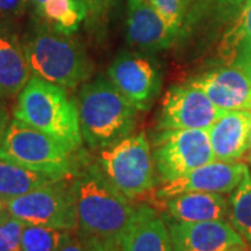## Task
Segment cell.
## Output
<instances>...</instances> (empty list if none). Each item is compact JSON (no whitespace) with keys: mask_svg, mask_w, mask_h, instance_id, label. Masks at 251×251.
<instances>
[{"mask_svg":"<svg viewBox=\"0 0 251 251\" xmlns=\"http://www.w3.org/2000/svg\"><path fill=\"white\" fill-rule=\"evenodd\" d=\"M78 232L102 240L122 243L135 206L105 176L98 162L78 161L72 176Z\"/></svg>","mask_w":251,"mask_h":251,"instance_id":"6da1fadb","label":"cell"},{"mask_svg":"<svg viewBox=\"0 0 251 251\" xmlns=\"http://www.w3.org/2000/svg\"><path fill=\"white\" fill-rule=\"evenodd\" d=\"M13 116L53 137L73 152L81 151L84 138L78 105L60 85L32 75L18 95Z\"/></svg>","mask_w":251,"mask_h":251,"instance_id":"7a4b0ae2","label":"cell"},{"mask_svg":"<svg viewBox=\"0 0 251 251\" xmlns=\"http://www.w3.org/2000/svg\"><path fill=\"white\" fill-rule=\"evenodd\" d=\"M81 133L92 150H102L133 133L137 120L134 105L109 80L99 75L85 82L78 94Z\"/></svg>","mask_w":251,"mask_h":251,"instance_id":"3957f363","label":"cell"},{"mask_svg":"<svg viewBox=\"0 0 251 251\" xmlns=\"http://www.w3.org/2000/svg\"><path fill=\"white\" fill-rule=\"evenodd\" d=\"M24 49L32 75L74 90L90 80L92 62L77 39L39 24L25 36Z\"/></svg>","mask_w":251,"mask_h":251,"instance_id":"277c9868","label":"cell"},{"mask_svg":"<svg viewBox=\"0 0 251 251\" xmlns=\"http://www.w3.org/2000/svg\"><path fill=\"white\" fill-rule=\"evenodd\" d=\"M74 153L53 137L17 119L10 120L0 145V159L14 162L59 180L74 175L80 159Z\"/></svg>","mask_w":251,"mask_h":251,"instance_id":"5b68a950","label":"cell"},{"mask_svg":"<svg viewBox=\"0 0 251 251\" xmlns=\"http://www.w3.org/2000/svg\"><path fill=\"white\" fill-rule=\"evenodd\" d=\"M97 162L105 176L130 200L151 191L158 183L152 148L144 133L102 148Z\"/></svg>","mask_w":251,"mask_h":251,"instance_id":"8992f818","label":"cell"},{"mask_svg":"<svg viewBox=\"0 0 251 251\" xmlns=\"http://www.w3.org/2000/svg\"><path fill=\"white\" fill-rule=\"evenodd\" d=\"M152 156L158 180L168 183L215 161L208 130L171 128L152 137Z\"/></svg>","mask_w":251,"mask_h":251,"instance_id":"52a82bcc","label":"cell"},{"mask_svg":"<svg viewBox=\"0 0 251 251\" xmlns=\"http://www.w3.org/2000/svg\"><path fill=\"white\" fill-rule=\"evenodd\" d=\"M10 215L25 224L50 226L75 232L77 205L72 177L35 188L24 196L6 200Z\"/></svg>","mask_w":251,"mask_h":251,"instance_id":"ba28073f","label":"cell"},{"mask_svg":"<svg viewBox=\"0 0 251 251\" xmlns=\"http://www.w3.org/2000/svg\"><path fill=\"white\" fill-rule=\"evenodd\" d=\"M108 77L138 110L151 108L162 88L159 64L147 52H120L109 64Z\"/></svg>","mask_w":251,"mask_h":251,"instance_id":"9c48e42d","label":"cell"},{"mask_svg":"<svg viewBox=\"0 0 251 251\" xmlns=\"http://www.w3.org/2000/svg\"><path fill=\"white\" fill-rule=\"evenodd\" d=\"M226 110L218 108L205 92L191 84L175 85L166 92L158 120L159 130H208Z\"/></svg>","mask_w":251,"mask_h":251,"instance_id":"30bf717a","label":"cell"},{"mask_svg":"<svg viewBox=\"0 0 251 251\" xmlns=\"http://www.w3.org/2000/svg\"><path fill=\"white\" fill-rule=\"evenodd\" d=\"M249 171L243 162L215 161L205 163L179 179L163 183L155 193L158 200L179 196L183 193H216L227 194L240 184L244 173Z\"/></svg>","mask_w":251,"mask_h":251,"instance_id":"8fae6325","label":"cell"},{"mask_svg":"<svg viewBox=\"0 0 251 251\" xmlns=\"http://www.w3.org/2000/svg\"><path fill=\"white\" fill-rule=\"evenodd\" d=\"M173 251H227L247 244L230 222L168 221Z\"/></svg>","mask_w":251,"mask_h":251,"instance_id":"7c38bea8","label":"cell"},{"mask_svg":"<svg viewBox=\"0 0 251 251\" xmlns=\"http://www.w3.org/2000/svg\"><path fill=\"white\" fill-rule=\"evenodd\" d=\"M188 84L202 90L224 110H251V75L239 67L224 66L191 78Z\"/></svg>","mask_w":251,"mask_h":251,"instance_id":"4fadbf2b","label":"cell"},{"mask_svg":"<svg viewBox=\"0 0 251 251\" xmlns=\"http://www.w3.org/2000/svg\"><path fill=\"white\" fill-rule=\"evenodd\" d=\"M180 36L148 0H128L127 41L141 52L156 53L169 49Z\"/></svg>","mask_w":251,"mask_h":251,"instance_id":"5bb4252c","label":"cell"},{"mask_svg":"<svg viewBox=\"0 0 251 251\" xmlns=\"http://www.w3.org/2000/svg\"><path fill=\"white\" fill-rule=\"evenodd\" d=\"M31 74L24 44L9 21H0V100L18 97Z\"/></svg>","mask_w":251,"mask_h":251,"instance_id":"9a60e30c","label":"cell"},{"mask_svg":"<svg viewBox=\"0 0 251 251\" xmlns=\"http://www.w3.org/2000/svg\"><path fill=\"white\" fill-rule=\"evenodd\" d=\"M251 110H226L208 128V137L218 161L240 159L250 145Z\"/></svg>","mask_w":251,"mask_h":251,"instance_id":"2e32d148","label":"cell"},{"mask_svg":"<svg viewBox=\"0 0 251 251\" xmlns=\"http://www.w3.org/2000/svg\"><path fill=\"white\" fill-rule=\"evenodd\" d=\"M120 247L122 251H173L168 225L150 205L135 206Z\"/></svg>","mask_w":251,"mask_h":251,"instance_id":"e0dca14e","label":"cell"},{"mask_svg":"<svg viewBox=\"0 0 251 251\" xmlns=\"http://www.w3.org/2000/svg\"><path fill=\"white\" fill-rule=\"evenodd\" d=\"M163 204L168 218L176 222L225 221L229 218V200L224 194L183 193L163 200Z\"/></svg>","mask_w":251,"mask_h":251,"instance_id":"ac0fdd59","label":"cell"},{"mask_svg":"<svg viewBox=\"0 0 251 251\" xmlns=\"http://www.w3.org/2000/svg\"><path fill=\"white\" fill-rule=\"evenodd\" d=\"M222 63L251 75V0L226 31L221 45Z\"/></svg>","mask_w":251,"mask_h":251,"instance_id":"d6986e66","label":"cell"},{"mask_svg":"<svg viewBox=\"0 0 251 251\" xmlns=\"http://www.w3.org/2000/svg\"><path fill=\"white\" fill-rule=\"evenodd\" d=\"M57 180L59 179L28 169L14 162L0 159V198L4 201L24 196L35 188L50 184Z\"/></svg>","mask_w":251,"mask_h":251,"instance_id":"ffe728a7","label":"cell"},{"mask_svg":"<svg viewBox=\"0 0 251 251\" xmlns=\"http://www.w3.org/2000/svg\"><path fill=\"white\" fill-rule=\"evenodd\" d=\"M46 25L66 35H72L88 16V7L81 0H45L35 10Z\"/></svg>","mask_w":251,"mask_h":251,"instance_id":"44dd1931","label":"cell"},{"mask_svg":"<svg viewBox=\"0 0 251 251\" xmlns=\"http://www.w3.org/2000/svg\"><path fill=\"white\" fill-rule=\"evenodd\" d=\"M229 222L251 244V173L247 171L229 198Z\"/></svg>","mask_w":251,"mask_h":251,"instance_id":"7402d4cb","label":"cell"},{"mask_svg":"<svg viewBox=\"0 0 251 251\" xmlns=\"http://www.w3.org/2000/svg\"><path fill=\"white\" fill-rule=\"evenodd\" d=\"M75 232L42 225L25 224L21 236V250L59 251Z\"/></svg>","mask_w":251,"mask_h":251,"instance_id":"603a6c76","label":"cell"},{"mask_svg":"<svg viewBox=\"0 0 251 251\" xmlns=\"http://www.w3.org/2000/svg\"><path fill=\"white\" fill-rule=\"evenodd\" d=\"M168 25L176 32H181L184 20L188 14L191 0H148Z\"/></svg>","mask_w":251,"mask_h":251,"instance_id":"cb8c5ba5","label":"cell"},{"mask_svg":"<svg viewBox=\"0 0 251 251\" xmlns=\"http://www.w3.org/2000/svg\"><path fill=\"white\" fill-rule=\"evenodd\" d=\"M24 226L25 222L13 215L0 221V251H23L21 236Z\"/></svg>","mask_w":251,"mask_h":251,"instance_id":"d4e9b609","label":"cell"},{"mask_svg":"<svg viewBox=\"0 0 251 251\" xmlns=\"http://www.w3.org/2000/svg\"><path fill=\"white\" fill-rule=\"evenodd\" d=\"M59 251H122V247L119 243L87 236L77 230Z\"/></svg>","mask_w":251,"mask_h":251,"instance_id":"484cf974","label":"cell"},{"mask_svg":"<svg viewBox=\"0 0 251 251\" xmlns=\"http://www.w3.org/2000/svg\"><path fill=\"white\" fill-rule=\"evenodd\" d=\"M208 9L225 21H236L249 0H205Z\"/></svg>","mask_w":251,"mask_h":251,"instance_id":"4316f807","label":"cell"},{"mask_svg":"<svg viewBox=\"0 0 251 251\" xmlns=\"http://www.w3.org/2000/svg\"><path fill=\"white\" fill-rule=\"evenodd\" d=\"M32 0H0V21H11L24 16Z\"/></svg>","mask_w":251,"mask_h":251,"instance_id":"83f0119b","label":"cell"},{"mask_svg":"<svg viewBox=\"0 0 251 251\" xmlns=\"http://www.w3.org/2000/svg\"><path fill=\"white\" fill-rule=\"evenodd\" d=\"M87 7H88V14L90 16H94V17H100L108 6L113 1V0H84Z\"/></svg>","mask_w":251,"mask_h":251,"instance_id":"f1b7e54d","label":"cell"},{"mask_svg":"<svg viewBox=\"0 0 251 251\" xmlns=\"http://www.w3.org/2000/svg\"><path fill=\"white\" fill-rule=\"evenodd\" d=\"M10 123V115L9 110L6 109V106L1 103L0 100V145L3 143V138L6 134V130H7V126Z\"/></svg>","mask_w":251,"mask_h":251,"instance_id":"f546056e","label":"cell"},{"mask_svg":"<svg viewBox=\"0 0 251 251\" xmlns=\"http://www.w3.org/2000/svg\"><path fill=\"white\" fill-rule=\"evenodd\" d=\"M9 209H7V205H6V201L3 198H0V221L4 219L6 216H9Z\"/></svg>","mask_w":251,"mask_h":251,"instance_id":"4dcf8cb0","label":"cell"},{"mask_svg":"<svg viewBox=\"0 0 251 251\" xmlns=\"http://www.w3.org/2000/svg\"><path fill=\"white\" fill-rule=\"evenodd\" d=\"M227 251H251V246H249V243H247V244H243V246H234Z\"/></svg>","mask_w":251,"mask_h":251,"instance_id":"1f68e13d","label":"cell"},{"mask_svg":"<svg viewBox=\"0 0 251 251\" xmlns=\"http://www.w3.org/2000/svg\"><path fill=\"white\" fill-rule=\"evenodd\" d=\"M44 1H45V0H32V3H34V6H35V10L39 9V7L44 4ZM81 1H84V0H81ZM84 3H85V1H84Z\"/></svg>","mask_w":251,"mask_h":251,"instance_id":"d6a6232c","label":"cell"},{"mask_svg":"<svg viewBox=\"0 0 251 251\" xmlns=\"http://www.w3.org/2000/svg\"><path fill=\"white\" fill-rule=\"evenodd\" d=\"M250 145H251V130H250Z\"/></svg>","mask_w":251,"mask_h":251,"instance_id":"836d02e7","label":"cell"},{"mask_svg":"<svg viewBox=\"0 0 251 251\" xmlns=\"http://www.w3.org/2000/svg\"><path fill=\"white\" fill-rule=\"evenodd\" d=\"M250 161H251V155H250Z\"/></svg>","mask_w":251,"mask_h":251,"instance_id":"e575fe53","label":"cell"},{"mask_svg":"<svg viewBox=\"0 0 251 251\" xmlns=\"http://www.w3.org/2000/svg\"><path fill=\"white\" fill-rule=\"evenodd\" d=\"M250 246H251V244H250Z\"/></svg>","mask_w":251,"mask_h":251,"instance_id":"d590c367","label":"cell"}]
</instances>
